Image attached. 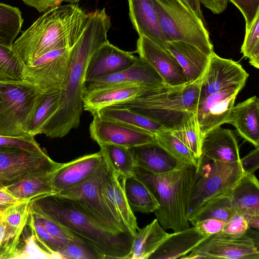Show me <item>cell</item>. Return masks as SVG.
<instances>
[{"mask_svg": "<svg viewBox=\"0 0 259 259\" xmlns=\"http://www.w3.org/2000/svg\"><path fill=\"white\" fill-rule=\"evenodd\" d=\"M249 228L246 218L239 213L235 212L225 223L221 232L229 236L239 237L243 235Z\"/></svg>", "mask_w": 259, "mask_h": 259, "instance_id": "c3c4849f", "label": "cell"}, {"mask_svg": "<svg viewBox=\"0 0 259 259\" xmlns=\"http://www.w3.org/2000/svg\"><path fill=\"white\" fill-rule=\"evenodd\" d=\"M244 87L235 85L225 88L199 103L196 115L202 139L212 130L229 123L236 97Z\"/></svg>", "mask_w": 259, "mask_h": 259, "instance_id": "5bb4252c", "label": "cell"}, {"mask_svg": "<svg viewBox=\"0 0 259 259\" xmlns=\"http://www.w3.org/2000/svg\"><path fill=\"white\" fill-rule=\"evenodd\" d=\"M23 69L12 48L0 45V81L22 80Z\"/></svg>", "mask_w": 259, "mask_h": 259, "instance_id": "f35d334b", "label": "cell"}, {"mask_svg": "<svg viewBox=\"0 0 259 259\" xmlns=\"http://www.w3.org/2000/svg\"><path fill=\"white\" fill-rule=\"evenodd\" d=\"M106 159L100 150L65 163L53 172L51 183L55 193L67 190L87 180L100 170Z\"/></svg>", "mask_w": 259, "mask_h": 259, "instance_id": "e0dca14e", "label": "cell"}, {"mask_svg": "<svg viewBox=\"0 0 259 259\" xmlns=\"http://www.w3.org/2000/svg\"><path fill=\"white\" fill-rule=\"evenodd\" d=\"M5 188H0V213H2L9 206L19 202Z\"/></svg>", "mask_w": 259, "mask_h": 259, "instance_id": "db71d44e", "label": "cell"}, {"mask_svg": "<svg viewBox=\"0 0 259 259\" xmlns=\"http://www.w3.org/2000/svg\"><path fill=\"white\" fill-rule=\"evenodd\" d=\"M208 237L195 226L174 232L168 234L149 258H181Z\"/></svg>", "mask_w": 259, "mask_h": 259, "instance_id": "d4e9b609", "label": "cell"}, {"mask_svg": "<svg viewBox=\"0 0 259 259\" xmlns=\"http://www.w3.org/2000/svg\"><path fill=\"white\" fill-rule=\"evenodd\" d=\"M60 164L53 160L46 150L36 152L0 147V188L30 176L52 171Z\"/></svg>", "mask_w": 259, "mask_h": 259, "instance_id": "30bf717a", "label": "cell"}, {"mask_svg": "<svg viewBox=\"0 0 259 259\" xmlns=\"http://www.w3.org/2000/svg\"><path fill=\"white\" fill-rule=\"evenodd\" d=\"M0 147L17 148L36 152L45 150L40 147L34 136L30 135L22 137L0 136Z\"/></svg>", "mask_w": 259, "mask_h": 259, "instance_id": "f6af8a7d", "label": "cell"}, {"mask_svg": "<svg viewBox=\"0 0 259 259\" xmlns=\"http://www.w3.org/2000/svg\"><path fill=\"white\" fill-rule=\"evenodd\" d=\"M30 201L17 203L8 207L3 213V218L10 226L23 230L28 221L30 214Z\"/></svg>", "mask_w": 259, "mask_h": 259, "instance_id": "b9f144b4", "label": "cell"}, {"mask_svg": "<svg viewBox=\"0 0 259 259\" xmlns=\"http://www.w3.org/2000/svg\"><path fill=\"white\" fill-rule=\"evenodd\" d=\"M161 77L145 61L138 57L131 66L118 72L86 82L84 91L121 84H159Z\"/></svg>", "mask_w": 259, "mask_h": 259, "instance_id": "ffe728a7", "label": "cell"}, {"mask_svg": "<svg viewBox=\"0 0 259 259\" xmlns=\"http://www.w3.org/2000/svg\"><path fill=\"white\" fill-rule=\"evenodd\" d=\"M225 223L221 220L215 219H206L196 222L193 226L204 235L209 236L221 232Z\"/></svg>", "mask_w": 259, "mask_h": 259, "instance_id": "681fc988", "label": "cell"}, {"mask_svg": "<svg viewBox=\"0 0 259 259\" xmlns=\"http://www.w3.org/2000/svg\"><path fill=\"white\" fill-rule=\"evenodd\" d=\"M258 248L257 231L249 228L239 237L220 232L207 237L181 259H259Z\"/></svg>", "mask_w": 259, "mask_h": 259, "instance_id": "9c48e42d", "label": "cell"}, {"mask_svg": "<svg viewBox=\"0 0 259 259\" xmlns=\"http://www.w3.org/2000/svg\"><path fill=\"white\" fill-rule=\"evenodd\" d=\"M165 49L175 57L182 67L188 83L199 79L204 73L209 56L195 46L183 41H167Z\"/></svg>", "mask_w": 259, "mask_h": 259, "instance_id": "4316f807", "label": "cell"}, {"mask_svg": "<svg viewBox=\"0 0 259 259\" xmlns=\"http://www.w3.org/2000/svg\"><path fill=\"white\" fill-rule=\"evenodd\" d=\"M134 163L156 174H164L186 164L173 157L155 141L129 147Z\"/></svg>", "mask_w": 259, "mask_h": 259, "instance_id": "7402d4cb", "label": "cell"}, {"mask_svg": "<svg viewBox=\"0 0 259 259\" xmlns=\"http://www.w3.org/2000/svg\"><path fill=\"white\" fill-rule=\"evenodd\" d=\"M111 26L110 17L104 8L89 13L82 34L70 49L68 73L58 108L45 124L41 134L51 138H62L79 125L88 63L97 48L108 40L107 32Z\"/></svg>", "mask_w": 259, "mask_h": 259, "instance_id": "7a4b0ae2", "label": "cell"}, {"mask_svg": "<svg viewBox=\"0 0 259 259\" xmlns=\"http://www.w3.org/2000/svg\"><path fill=\"white\" fill-rule=\"evenodd\" d=\"M195 169L196 166L186 164L159 175L135 166L133 174L146 186L159 204L154 213L164 230L178 232L190 227L187 205Z\"/></svg>", "mask_w": 259, "mask_h": 259, "instance_id": "277c9868", "label": "cell"}, {"mask_svg": "<svg viewBox=\"0 0 259 259\" xmlns=\"http://www.w3.org/2000/svg\"><path fill=\"white\" fill-rule=\"evenodd\" d=\"M30 212L41 223L52 236L66 245L70 240L76 239L71 234L54 221L48 218L30 210Z\"/></svg>", "mask_w": 259, "mask_h": 259, "instance_id": "bcb514c9", "label": "cell"}, {"mask_svg": "<svg viewBox=\"0 0 259 259\" xmlns=\"http://www.w3.org/2000/svg\"><path fill=\"white\" fill-rule=\"evenodd\" d=\"M105 165L83 183L56 194L71 198L85 206L115 230L131 233L116 218L102 193L101 179Z\"/></svg>", "mask_w": 259, "mask_h": 259, "instance_id": "4fadbf2b", "label": "cell"}, {"mask_svg": "<svg viewBox=\"0 0 259 259\" xmlns=\"http://www.w3.org/2000/svg\"><path fill=\"white\" fill-rule=\"evenodd\" d=\"M155 142L177 159L196 166L198 159L193 153L170 131L165 130L154 135Z\"/></svg>", "mask_w": 259, "mask_h": 259, "instance_id": "8d00e7d4", "label": "cell"}, {"mask_svg": "<svg viewBox=\"0 0 259 259\" xmlns=\"http://www.w3.org/2000/svg\"><path fill=\"white\" fill-rule=\"evenodd\" d=\"M248 76V73L239 63L221 58L213 52L202 75L199 103L225 88L235 85L244 86Z\"/></svg>", "mask_w": 259, "mask_h": 259, "instance_id": "7c38bea8", "label": "cell"}, {"mask_svg": "<svg viewBox=\"0 0 259 259\" xmlns=\"http://www.w3.org/2000/svg\"><path fill=\"white\" fill-rule=\"evenodd\" d=\"M243 173L240 161H216L201 155L188 197V221L213 200L231 195Z\"/></svg>", "mask_w": 259, "mask_h": 259, "instance_id": "5b68a950", "label": "cell"}, {"mask_svg": "<svg viewBox=\"0 0 259 259\" xmlns=\"http://www.w3.org/2000/svg\"><path fill=\"white\" fill-rule=\"evenodd\" d=\"M58 258L66 259H99L97 255L76 239L70 240L59 251Z\"/></svg>", "mask_w": 259, "mask_h": 259, "instance_id": "ee69618b", "label": "cell"}, {"mask_svg": "<svg viewBox=\"0 0 259 259\" xmlns=\"http://www.w3.org/2000/svg\"><path fill=\"white\" fill-rule=\"evenodd\" d=\"M136 52L155 70L164 83L179 86L188 83L183 70L175 57L153 40L140 36Z\"/></svg>", "mask_w": 259, "mask_h": 259, "instance_id": "2e32d148", "label": "cell"}, {"mask_svg": "<svg viewBox=\"0 0 259 259\" xmlns=\"http://www.w3.org/2000/svg\"><path fill=\"white\" fill-rule=\"evenodd\" d=\"M202 75L196 80L184 84L182 89V103L185 110L188 112L197 113Z\"/></svg>", "mask_w": 259, "mask_h": 259, "instance_id": "7bdbcfd3", "label": "cell"}, {"mask_svg": "<svg viewBox=\"0 0 259 259\" xmlns=\"http://www.w3.org/2000/svg\"><path fill=\"white\" fill-rule=\"evenodd\" d=\"M240 162L244 173L253 174L259 167V147L240 158Z\"/></svg>", "mask_w": 259, "mask_h": 259, "instance_id": "816d5d0a", "label": "cell"}, {"mask_svg": "<svg viewBox=\"0 0 259 259\" xmlns=\"http://www.w3.org/2000/svg\"><path fill=\"white\" fill-rule=\"evenodd\" d=\"M201 155L216 161H240L239 148L232 131L216 127L206 134L202 139Z\"/></svg>", "mask_w": 259, "mask_h": 259, "instance_id": "cb8c5ba5", "label": "cell"}, {"mask_svg": "<svg viewBox=\"0 0 259 259\" xmlns=\"http://www.w3.org/2000/svg\"><path fill=\"white\" fill-rule=\"evenodd\" d=\"M241 12L245 21V31L251 26L259 15V0H229Z\"/></svg>", "mask_w": 259, "mask_h": 259, "instance_id": "7dc6e473", "label": "cell"}, {"mask_svg": "<svg viewBox=\"0 0 259 259\" xmlns=\"http://www.w3.org/2000/svg\"><path fill=\"white\" fill-rule=\"evenodd\" d=\"M230 196L236 212L244 216L259 214V183L253 174L243 173Z\"/></svg>", "mask_w": 259, "mask_h": 259, "instance_id": "83f0119b", "label": "cell"}, {"mask_svg": "<svg viewBox=\"0 0 259 259\" xmlns=\"http://www.w3.org/2000/svg\"><path fill=\"white\" fill-rule=\"evenodd\" d=\"M129 16L134 28L165 49L167 42L151 0H128Z\"/></svg>", "mask_w": 259, "mask_h": 259, "instance_id": "603a6c76", "label": "cell"}, {"mask_svg": "<svg viewBox=\"0 0 259 259\" xmlns=\"http://www.w3.org/2000/svg\"><path fill=\"white\" fill-rule=\"evenodd\" d=\"M206 26V23L204 20L200 6V0H180Z\"/></svg>", "mask_w": 259, "mask_h": 259, "instance_id": "11a10c76", "label": "cell"}, {"mask_svg": "<svg viewBox=\"0 0 259 259\" xmlns=\"http://www.w3.org/2000/svg\"><path fill=\"white\" fill-rule=\"evenodd\" d=\"M90 125L92 139L99 145L105 143L132 147L155 142L154 136L145 131L93 115Z\"/></svg>", "mask_w": 259, "mask_h": 259, "instance_id": "9a60e30c", "label": "cell"}, {"mask_svg": "<svg viewBox=\"0 0 259 259\" xmlns=\"http://www.w3.org/2000/svg\"><path fill=\"white\" fill-rule=\"evenodd\" d=\"M241 53L244 57L249 59L250 65L259 68V15L256 17L250 29L245 31Z\"/></svg>", "mask_w": 259, "mask_h": 259, "instance_id": "ab89813d", "label": "cell"}, {"mask_svg": "<svg viewBox=\"0 0 259 259\" xmlns=\"http://www.w3.org/2000/svg\"><path fill=\"white\" fill-rule=\"evenodd\" d=\"M70 49L53 50L39 57L30 65H24L22 80L40 92H61L69 65Z\"/></svg>", "mask_w": 259, "mask_h": 259, "instance_id": "8fae6325", "label": "cell"}, {"mask_svg": "<svg viewBox=\"0 0 259 259\" xmlns=\"http://www.w3.org/2000/svg\"><path fill=\"white\" fill-rule=\"evenodd\" d=\"M154 85L156 84H121L84 91L83 108L93 115L102 108L133 99Z\"/></svg>", "mask_w": 259, "mask_h": 259, "instance_id": "44dd1931", "label": "cell"}, {"mask_svg": "<svg viewBox=\"0 0 259 259\" xmlns=\"http://www.w3.org/2000/svg\"><path fill=\"white\" fill-rule=\"evenodd\" d=\"M183 86L154 85L133 99L110 106L130 110L156 122L167 130H176L188 112L181 101Z\"/></svg>", "mask_w": 259, "mask_h": 259, "instance_id": "52a82bcc", "label": "cell"}, {"mask_svg": "<svg viewBox=\"0 0 259 259\" xmlns=\"http://www.w3.org/2000/svg\"><path fill=\"white\" fill-rule=\"evenodd\" d=\"M89 13L78 5H59L45 12L14 42L12 50L24 65L50 51L70 49L87 23Z\"/></svg>", "mask_w": 259, "mask_h": 259, "instance_id": "3957f363", "label": "cell"}, {"mask_svg": "<svg viewBox=\"0 0 259 259\" xmlns=\"http://www.w3.org/2000/svg\"><path fill=\"white\" fill-rule=\"evenodd\" d=\"M106 161L102 172V193L117 220L135 236L139 228L137 218L127 202L121 184V176L107 159Z\"/></svg>", "mask_w": 259, "mask_h": 259, "instance_id": "ac0fdd59", "label": "cell"}, {"mask_svg": "<svg viewBox=\"0 0 259 259\" xmlns=\"http://www.w3.org/2000/svg\"><path fill=\"white\" fill-rule=\"evenodd\" d=\"M99 146L109 163L121 177L133 174L136 165L128 147L109 143Z\"/></svg>", "mask_w": 259, "mask_h": 259, "instance_id": "e575fe53", "label": "cell"}, {"mask_svg": "<svg viewBox=\"0 0 259 259\" xmlns=\"http://www.w3.org/2000/svg\"><path fill=\"white\" fill-rule=\"evenodd\" d=\"M54 171L27 177L5 188L20 202L30 201L40 197L55 193L51 183Z\"/></svg>", "mask_w": 259, "mask_h": 259, "instance_id": "f546056e", "label": "cell"}, {"mask_svg": "<svg viewBox=\"0 0 259 259\" xmlns=\"http://www.w3.org/2000/svg\"><path fill=\"white\" fill-rule=\"evenodd\" d=\"M40 92L23 80L0 81V136L28 135L23 125Z\"/></svg>", "mask_w": 259, "mask_h": 259, "instance_id": "ba28073f", "label": "cell"}, {"mask_svg": "<svg viewBox=\"0 0 259 259\" xmlns=\"http://www.w3.org/2000/svg\"><path fill=\"white\" fill-rule=\"evenodd\" d=\"M235 212L230 195H226L208 203L189 222L193 226L196 222L204 219H215L226 223Z\"/></svg>", "mask_w": 259, "mask_h": 259, "instance_id": "74e56055", "label": "cell"}, {"mask_svg": "<svg viewBox=\"0 0 259 259\" xmlns=\"http://www.w3.org/2000/svg\"><path fill=\"white\" fill-rule=\"evenodd\" d=\"M26 5L35 9L39 13L45 12L49 9L59 6L62 3H75L82 0H21Z\"/></svg>", "mask_w": 259, "mask_h": 259, "instance_id": "f907efd6", "label": "cell"}, {"mask_svg": "<svg viewBox=\"0 0 259 259\" xmlns=\"http://www.w3.org/2000/svg\"><path fill=\"white\" fill-rule=\"evenodd\" d=\"M170 132L186 145L198 159L201 155L202 139L196 114L187 112L179 128Z\"/></svg>", "mask_w": 259, "mask_h": 259, "instance_id": "d590c367", "label": "cell"}, {"mask_svg": "<svg viewBox=\"0 0 259 259\" xmlns=\"http://www.w3.org/2000/svg\"><path fill=\"white\" fill-rule=\"evenodd\" d=\"M61 92H40L25 121L23 129L28 135L41 134L46 123L58 108Z\"/></svg>", "mask_w": 259, "mask_h": 259, "instance_id": "f1b7e54d", "label": "cell"}, {"mask_svg": "<svg viewBox=\"0 0 259 259\" xmlns=\"http://www.w3.org/2000/svg\"><path fill=\"white\" fill-rule=\"evenodd\" d=\"M97 114L102 118L145 131L153 136L166 130L156 122L127 109L108 106L101 108Z\"/></svg>", "mask_w": 259, "mask_h": 259, "instance_id": "d6a6232c", "label": "cell"}, {"mask_svg": "<svg viewBox=\"0 0 259 259\" xmlns=\"http://www.w3.org/2000/svg\"><path fill=\"white\" fill-rule=\"evenodd\" d=\"M168 234L157 219L139 229L134 236L130 259L149 258Z\"/></svg>", "mask_w": 259, "mask_h": 259, "instance_id": "4dcf8cb0", "label": "cell"}, {"mask_svg": "<svg viewBox=\"0 0 259 259\" xmlns=\"http://www.w3.org/2000/svg\"><path fill=\"white\" fill-rule=\"evenodd\" d=\"M28 223L39 242L52 258H58V254L65 245L50 234L41 223L30 212Z\"/></svg>", "mask_w": 259, "mask_h": 259, "instance_id": "60d3db41", "label": "cell"}, {"mask_svg": "<svg viewBox=\"0 0 259 259\" xmlns=\"http://www.w3.org/2000/svg\"><path fill=\"white\" fill-rule=\"evenodd\" d=\"M23 21L18 8L0 3V45L11 48Z\"/></svg>", "mask_w": 259, "mask_h": 259, "instance_id": "836d02e7", "label": "cell"}, {"mask_svg": "<svg viewBox=\"0 0 259 259\" xmlns=\"http://www.w3.org/2000/svg\"><path fill=\"white\" fill-rule=\"evenodd\" d=\"M121 184L133 212H154L159 204L146 186L134 174L121 177Z\"/></svg>", "mask_w": 259, "mask_h": 259, "instance_id": "1f68e13d", "label": "cell"}, {"mask_svg": "<svg viewBox=\"0 0 259 259\" xmlns=\"http://www.w3.org/2000/svg\"><path fill=\"white\" fill-rule=\"evenodd\" d=\"M258 115L259 99L254 96L233 106L228 123L255 148L259 147Z\"/></svg>", "mask_w": 259, "mask_h": 259, "instance_id": "484cf974", "label": "cell"}, {"mask_svg": "<svg viewBox=\"0 0 259 259\" xmlns=\"http://www.w3.org/2000/svg\"><path fill=\"white\" fill-rule=\"evenodd\" d=\"M247 220L249 228H253L257 230L259 228V214L244 216Z\"/></svg>", "mask_w": 259, "mask_h": 259, "instance_id": "9f6ffc18", "label": "cell"}, {"mask_svg": "<svg viewBox=\"0 0 259 259\" xmlns=\"http://www.w3.org/2000/svg\"><path fill=\"white\" fill-rule=\"evenodd\" d=\"M167 41L188 43L210 56L213 51L206 26L180 0H151Z\"/></svg>", "mask_w": 259, "mask_h": 259, "instance_id": "8992f818", "label": "cell"}, {"mask_svg": "<svg viewBox=\"0 0 259 259\" xmlns=\"http://www.w3.org/2000/svg\"><path fill=\"white\" fill-rule=\"evenodd\" d=\"M200 3L213 13L219 14L226 9L228 0H200Z\"/></svg>", "mask_w": 259, "mask_h": 259, "instance_id": "f5cc1de1", "label": "cell"}, {"mask_svg": "<svg viewBox=\"0 0 259 259\" xmlns=\"http://www.w3.org/2000/svg\"><path fill=\"white\" fill-rule=\"evenodd\" d=\"M138 58L132 53L106 41L97 48L89 60L86 82L120 71L132 65Z\"/></svg>", "mask_w": 259, "mask_h": 259, "instance_id": "d6986e66", "label": "cell"}, {"mask_svg": "<svg viewBox=\"0 0 259 259\" xmlns=\"http://www.w3.org/2000/svg\"><path fill=\"white\" fill-rule=\"evenodd\" d=\"M30 210L54 221L99 259H130L134 236L118 231L88 208L56 193L30 201Z\"/></svg>", "mask_w": 259, "mask_h": 259, "instance_id": "6da1fadb", "label": "cell"}]
</instances>
